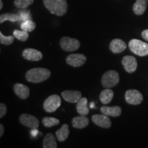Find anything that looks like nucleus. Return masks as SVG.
I'll return each instance as SVG.
<instances>
[{"mask_svg": "<svg viewBox=\"0 0 148 148\" xmlns=\"http://www.w3.org/2000/svg\"><path fill=\"white\" fill-rule=\"evenodd\" d=\"M44 5L51 14L63 16L68 10L66 0H43Z\"/></svg>", "mask_w": 148, "mask_h": 148, "instance_id": "obj_1", "label": "nucleus"}, {"mask_svg": "<svg viewBox=\"0 0 148 148\" xmlns=\"http://www.w3.org/2000/svg\"><path fill=\"white\" fill-rule=\"evenodd\" d=\"M51 72L45 68H34L27 71L25 77L28 82L32 83H40L50 77Z\"/></svg>", "mask_w": 148, "mask_h": 148, "instance_id": "obj_2", "label": "nucleus"}, {"mask_svg": "<svg viewBox=\"0 0 148 148\" xmlns=\"http://www.w3.org/2000/svg\"><path fill=\"white\" fill-rule=\"evenodd\" d=\"M101 84L104 88H112L119 82V73L114 70L106 71L101 77Z\"/></svg>", "mask_w": 148, "mask_h": 148, "instance_id": "obj_3", "label": "nucleus"}, {"mask_svg": "<svg viewBox=\"0 0 148 148\" xmlns=\"http://www.w3.org/2000/svg\"><path fill=\"white\" fill-rule=\"evenodd\" d=\"M130 51L138 56H145L148 55V44L138 39H132L129 42Z\"/></svg>", "mask_w": 148, "mask_h": 148, "instance_id": "obj_4", "label": "nucleus"}, {"mask_svg": "<svg viewBox=\"0 0 148 148\" xmlns=\"http://www.w3.org/2000/svg\"><path fill=\"white\" fill-rule=\"evenodd\" d=\"M60 46L64 51H74L77 50L80 47V42L76 38L64 36L60 40Z\"/></svg>", "mask_w": 148, "mask_h": 148, "instance_id": "obj_5", "label": "nucleus"}, {"mask_svg": "<svg viewBox=\"0 0 148 148\" xmlns=\"http://www.w3.org/2000/svg\"><path fill=\"white\" fill-rule=\"evenodd\" d=\"M61 105V98L58 95H52L48 97L43 103V108L46 112H53Z\"/></svg>", "mask_w": 148, "mask_h": 148, "instance_id": "obj_6", "label": "nucleus"}, {"mask_svg": "<svg viewBox=\"0 0 148 148\" xmlns=\"http://www.w3.org/2000/svg\"><path fill=\"white\" fill-rule=\"evenodd\" d=\"M125 99L127 103L131 105H138L142 102L143 96L138 90H127L125 93Z\"/></svg>", "mask_w": 148, "mask_h": 148, "instance_id": "obj_7", "label": "nucleus"}, {"mask_svg": "<svg viewBox=\"0 0 148 148\" xmlns=\"http://www.w3.org/2000/svg\"><path fill=\"white\" fill-rule=\"evenodd\" d=\"M66 63L73 67H79L84 65L86 61V57L81 53H72L66 57Z\"/></svg>", "mask_w": 148, "mask_h": 148, "instance_id": "obj_8", "label": "nucleus"}, {"mask_svg": "<svg viewBox=\"0 0 148 148\" xmlns=\"http://www.w3.org/2000/svg\"><path fill=\"white\" fill-rule=\"evenodd\" d=\"M19 121L22 125L32 129H36L39 125L38 119L29 114H22L19 117Z\"/></svg>", "mask_w": 148, "mask_h": 148, "instance_id": "obj_9", "label": "nucleus"}, {"mask_svg": "<svg viewBox=\"0 0 148 148\" xmlns=\"http://www.w3.org/2000/svg\"><path fill=\"white\" fill-rule=\"evenodd\" d=\"M122 64L127 73H132L136 70L137 62L132 56H125L122 59Z\"/></svg>", "mask_w": 148, "mask_h": 148, "instance_id": "obj_10", "label": "nucleus"}, {"mask_svg": "<svg viewBox=\"0 0 148 148\" xmlns=\"http://www.w3.org/2000/svg\"><path fill=\"white\" fill-rule=\"evenodd\" d=\"M92 121L95 125L103 127L109 128L111 126V121L106 114H94L92 116Z\"/></svg>", "mask_w": 148, "mask_h": 148, "instance_id": "obj_11", "label": "nucleus"}, {"mask_svg": "<svg viewBox=\"0 0 148 148\" xmlns=\"http://www.w3.org/2000/svg\"><path fill=\"white\" fill-rule=\"evenodd\" d=\"M23 57L29 61H38L42 58V53L37 49L27 48L23 50Z\"/></svg>", "mask_w": 148, "mask_h": 148, "instance_id": "obj_12", "label": "nucleus"}, {"mask_svg": "<svg viewBox=\"0 0 148 148\" xmlns=\"http://www.w3.org/2000/svg\"><path fill=\"white\" fill-rule=\"evenodd\" d=\"M61 95L64 100L70 103H76L82 98V93L77 90H64Z\"/></svg>", "mask_w": 148, "mask_h": 148, "instance_id": "obj_13", "label": "nucleus"}, {"mask_svg": "<svg viewBox=\"0 0 148 148\" xmlns=\"http://www.w3.org/2000/svg\"><path fill=\"white\" fill-rule=\"evenodd\" d=\"M126 44L123 40L115 38L110 42L109 48L110 50L114 53H119L123 52L126 49Z\"/></svg>", "mask_w": 148, "mask_h": 148, "instance_id": "obj_14", "label": "nucleus"}, {"mask_svg": "<svg viewBox=\"0 0 148 148\" xmlns=\"http://www.w3.org/2000/svg\"><path fill=\"white\" fill-rule=\"evenodd\" d=\"M14 91L18 97L23 99H27L29 95V88L20 83H16L14 85Z\"/></svg>", "mask_w": 148, "mask_h": 148, "instance_id": "obj_15", "label": "nucleus"}, {"mask_svg": "<svg viewBox=\"0 0 148 148\" xmlns=\"http://www.w3.org/2000/svg\"><path fill=\"white\" fill-rule=\"evenodd\" d=\"M102 114H106L107 116H113V117H117L121 115L122 110L121 107L118 106H102L100 109Z\"/></svg>", "mask_w": 148, "mask_h": 148, "instance_id": "obj_16", "label": "nucleus"}, {"mask_svg": "<svg viewBox=\"0 0 148 148\" xmlns=\"http://www.w3.org/2000/svg\"><path fill=\"white\" fill-rule=\"evenodd\" d=\"M89 123V119L85 115L75 116L72 119V125L76 129H82L86 127Z\"/></svg>", "mask_w": 148, "mask_h": 148, "instance_id": "obj_17", "label": "nucleus"}, {"mask_svg": "<svg viewBox=\"0 0 148 148\" xmlns=\"http://www.w3.org/2000/svg\"><path fill=\"white\" fill-rule=\"evenodd\" d=\"M147 0H136L133 5V11L136 15H142L145 12Z\"/></svg>", "mask_w": 148, "mask_h": 148, "instance_id": "obj_18", "label": "nucleus"}, {"mask_svg": "<svg viewBox=\"0 0 148 148\" xmlns=\"http://www.w3.org/2000/svg\"><path fill=\"white\" fill-rule=\"evenodd\" d=\"M88 100L86 97H82L77 102L76 109L77 112L81 115H87L89 113V109L87 106Z\"/></svg>", "mask_w": 148, "mask_h": 148, "instance_id": "obj_19", "label": "nucleus"}, {"mask_svg": "<svg viewBox=\"0 0 148 148\" xmlns=\"http://www.w3.org/2000/svg\"><path fill=\"white\" fill-rule=\"evenodd\" d=\"M114 97V92L111 89L106 88V89L102 90L99 95V99L103 104H108L112 100Z\"/></svg>", "mask_w": 148, "mask_h": 148, "instance_id": "obj_20", "label": "nucleus"}, {"mask_svg": "<svg viewBox=\"0 0 148 148\" xmlns=\"http://www.w3.org/2000/svg\"><path fill=\"white\" fill-rule=\"evenodd\" d=\"M69 134V126H68V125L66 124V123L62 125V127H61L58 130H57L56 132V135L57 138H58V140L60 142L64 141V140L68 138Z\"/></svg>", "mask_w": 148, "mask_h": 148, "instance_id": "obj_21", "label": "nucleus"}, {"mask_svg": "<svg viewBox=\"0 0 148 148\" xmlns=\"http://www.w3.org/2000/svg\"><path fill=\"white\" fill-rule=\"evenodd\" d=\"M58 147L54 136L51 133H48L44 138L42 141L43 148H56Z\"/></svg>", "mask_w": 148, "mask_h": 148, "instance_id": "obj_22", "label": "nucleus"}, {"mask_svg": "<svg viewBox=\"0 0 148 148\" xmlns=\"http://www.w3.org/2000/svg\"><path fill=\"white\" fill-rule=\"evenodd\" d=\"M5 21H10L11 22H16L20 21V17L18 14L12 13L1 14L0 16V23H3Z\"/></svg>", "mask_w": 148, "mask_h": 148, "instance_id": "obj_23", "label": "nucleus"}, {"mask_svg": "<svg viewBox=\"0 0 148 148\" xmlns=\"http://www.w3.org/2000/svg\"><path fill=\"white\" fill-rule=\"evenodd\" d=\"M36 23L31 19L23 21L21 24V28L22 30H24L27 32H32V31L36 28Z\"/></svg>", "mask_w": 148, "mask_h": 148, "instance_id": "obj_24", "label": "nucleus"}, {"mask_svg": "<svg viewBox=\"0 0 148 148\" xmlns=\"http://www.w3.org/2000/svg\"><path fill=\"white\" fill-rule=\"evenodd\" d=\"M42 124H43L44 126L47 127H51L53 126H55V125H58L60 123V121L58 119L54 117H48V116H46V117H44L42 119Z\"/></svg>", "mask_w": 148, "mask_h": 148, "instance_id": "obj_25", "label": "nucleus"}, {"mask_svg": "<svg viewBox=\"0 0 148 148\" xmlns=\"http://www.w3.org/2000/svg\"><path fill=\"white\" fill-rule=\"evenodd\" d=\"M13 35L16 38L21 41H26L29 38V34L27 32H25L24 30H18L15 29L13 32Z\"/></svg>", "mask_w": 148, "mask_h": 148, "instance_id": "obj_26", "label": "nucleus"}, {"mask_svg": "<svg viewBox=\"0 0 148 148\" xmlns=\"http://www.w3.org/2000/svg\"><path fill=\"white\" fill-rule=\"evenodd\" d=\"M33 2L34 0H14V4L16 8L25 9L32 5Z\"/></svg>", "mask_w": 148, "mask_h": 148, "instance_id": "obj_27", "label": "nucleus"}, {"mask_svg": "<svg viewBox=\"0 0 148 148\" xmlns=\"http://www.w3.org/2000/svg\"><path fill=\"white\" fill-rule=\"evenodd\" d=\"M14 37L13 36H5L0 32V42L3 45H10L14 42Z\"/></svg>", "mask_w": 148, "mask_h": 148, "instance_id": "obj_28", "label": "nucleus"}, {"mask_svg": "<svg viewBox=\"0 0 148 148\" xmlns=\"http://www.w3.org/2000/svg\"><path fill=\"white\" fill-rule=\"evenodd\" d=\"M18 16L20 17V21H25L26 20H29L31 18L30 12L29 11H20V12H18Z\"/></svg>", "mask_w": 148, "mask_h": 148, "instance_id": "obj_29", "label": "nucleus"}, {"mask_svg": "<svg viewBox=\"0 0 148 148\" xmlns=\"http://www.w3.org/2000/svg\"><path fill=\"white\" fill-rule=\"evenodd\" d=\"M7 112V107L5 103H0V118H2Z\"/></svg>", "mask_w": 148, "mask_h": 148, "instance_id": "obj_30", "label": "nucleus"}, {"mask_svg": "<svg viewBox=\"0 0 148 148\" xmlns=\"http://www.w3.org/2000/svg\"><path fill=\"white\" fill-rule=\"evenodd\" d=\"M141 36L146 41H148V29H145L141 33Z\"/></svg>", "mask_w": 148, "mask_h": 148, "instance_id": "obj_31", "label": "nucleus"}, {"mask_svg": "<svg viewBox=\"0 0 148 148\" xmlns=\"http://www.w3.org/2000/svg\"><path fill=\"white\" fill-rule=\"evenodd\" d=\"M3 132H4V127H3V125L2 124H0V137L2 136Z\"/></svg>", "mask_w": 148, "mask_h": 148, "instance_id": "obj_32", "label": "nucleus"}, {"mask_svg": "<svg viewBox=\"0 0 148 148\" xmlns=\"http://www.w3.org/2000/svg\"><path fill=\"white\" fill-rule=\"evenodd\" d=\"M37 132H37V130H36L35 129H33V130L31 132V134H32V135H34V136H35V135H36Z\"/></svg>", "mask_w": 148, "mask_h": 148, "instance_id": "obj_33", "label": "nucleus"}, {"mask_svg": "<svg viewBox=\"0 0 148 148\" xmlns=\"http://www.w3.org/2000/svg\"><path fill=\"white\" fill-rule=\"evenodd\" d=\"M3 8V1L2 0H0V9Z\"/></svg>", "mask_w": 148, "mask_h": 148, "instance_id": "obj_34", "label": "nucleus"}]
</instances>
